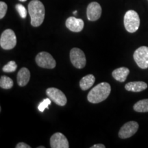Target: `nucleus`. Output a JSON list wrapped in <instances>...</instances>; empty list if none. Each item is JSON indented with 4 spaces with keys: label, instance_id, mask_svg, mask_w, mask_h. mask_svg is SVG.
Instances as JSON below:
<instances>
[{
    "label": "nucleus",
    "instance_id": "obj_15",
    "mask_svg": "<svg viewBox=\"0 0 148 148\" xmlns=\"http://www.w3.org/2000/svg\"><path fill=\"white\" fill-rule=\"evenodd\" d=\"M147 88V84L145 82L138 81V82H131L125 85V88L128 91L140 92Z\"/></svg>",
    "mask_w": 148,
    "mask_h": 148
},
{
    "label": "nucleus",
    "instance_id": "obj_26",
    "mask_svg": "<svg viewBox=\"0 0 148 148\" xmlns=\"http://www.w3.org/2000/svg\"><path fill=\"white\" fill-rule=\"evenodd\" d=\"M45 147L44 146H39V147H38V148H44Z\"/></svg>",
    "mask_w": 148,
    "mask_h": 148
},
{
    "label": "nucleus",
    "instance_id": "obj_3",
    "mask_svg": "<svg viewBox=\"0 0 148 148\" xmlns=\"http://www.w3.org/2000/svg\"><path fill=\"white\" fill-rule=\"evenodd\" d=\"M125 28L130 33H134L138 30L140 25V18L136 11H127L123 18Z\"/></svg>",
    "mask_w": 148,
    "mask_h": 148
},
{
    "label": "nucleus",
    "instance_id": "obj_21",
    "mask_svg": "<svg viewBox=\"0 0 148 148\" xmlns=\"http://www.w3.org/2000/svg\"><path fill=\"white\" fill-rule=\"evenodd\" d=\"M16 10H17V12L19 14L20 16L22 18H25L27 16V10L25 9V7L23 6L22 4H20V3H17L15 5Z\"/></svg>",
    "mask_w": 148,
    "mask_h": 148
},
{
    "label": "nucleus",
    "instance_id": "obj_25",
    "mask_svg": "<svg viewBox=\"0 0 148 148\" xmlns=\"http://www.w3.org/2000/svg\"><path fill=\"white\" fill-rule=\"evenodd\" d=\"M20 1H22V2H24V1H26L27 0H19Z\"/></svg>",
    "mask_w": 148,
    "mask_h": 148
},
{
    "label": "nucleus",
    "instance_id": "obj_23",
    "mask_svg": "<svg viewBox=\"0 0 148 148\" xmlns=\"http://www.w3.org/2000/svg\"><path fill=\"white\" fill-rule=\"evenodd\" d=\"M15 147L16 148H30L31 147L26 143L21 142V143H18L17 145H16Z\"/></svg>",
    "mask_w": 148,
    "mask_h": 148
},
{
    "label": "nucleus",
    "instance_id": "obj_24",
    "mask_svg": "<svg viewBox=\"0 0 148 148\" xmlns=\"http://www.w3.org/2000/svg\"><path fill=\"white\" fill-rule=\"evenodd\" d=\"M106 146L103 144H96V145H94L93 146H92L91 148H105Z\"/></svg>",
    "mask_w": 148,
    "mask_h": 148
},
{
    "label": "nucleus",
    "instance_id": "obj_8",
    "mask_svg": "<svg viewBox=\"0 0 148 148\" xmlns=\"http://www.w3.org/2000/svg\"><path fill=\"white\" fill-rule=\"evenodd\" d=\"M46 94L53 102L60 106H63L66 103L67 99L63 92L56 88H49L46 90Z\"/></svg>",
    "mask_w": 148,
    "mask_h": 148
},
{
    "label": "nucleus",
    "instance_id": "obj_4",
    "mask_svg": "<svg viewBox=\"0 0 148 148\" xmlns=\"http://www.w3.org/2000/svg\"><path fill=\"white\" fill-rule=\"evenodd\" d=\"M16 45V37L15 33L11 29L3 31L0 37V45L5 50L12 49Z\"/></svg>",
    "mask_w": 148,
    "mask_h": 148
},
{
    "label": "nucleus",
    "instance_id": "obj_11",
    "mask_svg": "<svg viewBox=\"0 0 148 148\" xmlns=\"http://www.w3.org/2000/svg\"><path fill=\"white\" fill-rule=\"evenodd\" d=\"M51 148H69V145L67 138L60 132L53 134L50 138Z\"/></svg>",
    "mask_w": 148,
    "mask_h": 148
},
{
    "label": "nucleus",
    "instance_id": "obj_16",
    "mask_svg": "<svg viewBox=\"0 0 148 148\" xmlns=\"http://www.w3.org/2000/svg\"><path fill=\"white\" fill-rule=\"evenodd\" d=\"M95 81V77L92 74H88L83 77L79 81V86L83 90H88L93 85Z\"/></svg>",
    "mask_w": 148,
    "mask_h": 148
},
{
    "label": "nucleus",
    "instance_id": "obj_10",
    "mask_svg": "<svg viewBox=\"0 0 148 148\" xmlns=\"http://www.w3.org/2000/svg\"><path fill=\"white\" fill-rule=\"evenodd\" d=\"M102 9L99 3L93 2L90 3L86 9V16L88 19L90 21H95L99 19L101 15Z\"/></svg>",
    "mask_w": 148,
    "mask_h": 148
},
{
    "label": "nucleus",
    "instance_id": "obj_9",
    "mask_svg": "<svg viewBox=\"0 0 148 148\" xmlns=\"http://www.w3.org/2000/svg\"><path fill=\"white\" fill-rule=\"evenodd\" d=\"M138 129V123L136 121H129L125 123L120 129L119 132V138H127L131 137L137 132Z\"/></svg>",
    "mask_w": 148,
    "mask_h": 148
},
{
    "label": "nucleus",
    "instance_id": "obj_6",
    "mask_svg": "<svg viewBox=\"0 0 148 148\" xmlns=\"http://www.w3.org/2000/svg\"><path fill=\"white\" fill-rule=\"evenodd\" d=\"M70 60L77 69H83L86 65V56L82 49L74 47L70 51Z\"/></svg>",
    "mask_w": 148,
    "mask_h": 148
},
{
    "label": "nucleus",
    "instance_id": "obj_18",
    "mask_svg": "<svg viewBox=\"0 0 148 148\" xmlns=\"http://www.w3.org/2000/svg\"><path fill=\"white\" fill-rule=\"evenodd\" d=\"M13 81L8 76L2 75L0 79V86L3 89H10L13 86Z\"/></svg>",
    "mask_w": 148,
    "mask_h": 148
},
{
    "label": "nucleus",
    "instance_id": "obj_27",
    "mask_svg": "<svg viewBox=\"0 0 148 148\" xmlns=\"http://www.w3.org/2000/svg\"><path fill=\"white\" fill-rule=\"evenodd\" d=\"M73 14H76V13H77V10H75V11H74V12H73Z\"/></svg>",
    "mask_w": 148,
    "mask_h": 148
},
{
    "label": "nucleus",
    "instance_id": "obj_13",
    "mask_svg": "<svg viewBox=\"0 0 148 148\" xmlns=\"http://www.w3.org/2000/svg\"><path fill=\"white\" fill-rule=\"evenodd\" d=\"M30 79V72L26 67H23L17 74V83L20 86H25Z\"/></svg>",
    "mask_w": 148,
    "mask_h": 148
},
{
    "label": "nucleus",
    "instance_id": "obj_2",
    "mask_svg": "<svg viewBox=\"0 0 148 148\" xmlns=\"http://www.w3.org/2000/svg\"><path fill=\"white\" fill-rule=\"evenodd\" d=\"M111 91L110 85L107 82H101L94 87L88 92L87 99L92 103H100L106 99Z\"/></svg>",
    "mask_w": 148,
    "mask_h": 148
},
{
    "label": "nucleus",
    "instance_id": "obj_12",
    "mask_svg": "<svg viewBox=\"0 0 148 148\" xmlns=\"http://www.w3.org/2000/svg\"><path fill=\"white\" fill-rule=\"evenodd\" d=\"M66 26L69 30L74 32H79L84 28V21L81 18L70 16L66 20Z\"/></svg>",
    "mask_w": 148,
    "mask_h": 148
},
{
    "label": "nucleus",
    "instance_id": "obj_20",
    "mask_svg": "<svg viewBox=\"0 0 148 148\" xmlns=\"http://www.w3.org/2000/svg\"><path fill=\"white\" fill-rule=\"evenodd\" d=\"M51 99L50 98H47V99H45L43 101H42V102H40L39 103V105H38V110L40 111V112H42L44 110H45V108H49V105L51 104Z\"/></svg>",
    "mask_w": 148,
    "mask_h": 148
},
{
    "label": "nucleus",
    "instance_id": "obj_7",
    "mask_svg": "<svg viewBox=\"0 0 148 148\" xmlns=\"http://www.w3.org/2000/svg\"><path fill=\"white\" fill-rule=\"evenodd\" d=\"M133 57L136 64L140 69L148 68V47L141 46L138 47L134 51Z\"/></svg>",
    "mask_w": 148,
    "mask_h": 148
},
{
    "label": "nucleus",
    "instance_id": "obj_22",
    "mask_svg": "<svg viewBox=\"0 0 148 148\" xmlns=\"http://www.w3.org/2000/svg\"><path fill=\"white\" fill-rule=\"evenodd\" d=\"M7 10H8V5L3 1L0 2V18H3L6 14Z\"/></svg>",
    "mask_w": 148,
    "mask_h": 148
},
{
    "label": "nucleus",
    "instance_id": "obj_19",
    "mask_svg": "<svg viewBox=\"0 0 148 148\" xmlns=\"http://www.w3.org/2000/svg\"><path fill=\"white\" fill-rule=\"evenodd\" d=\"M17 65H16V62L12 60L8 62L5 65L3 66V71L5 73H11V72H14L16 71Z\"/></svg>",
    "mask_w": 148,
    "mask_h": 148
},
{
    "label": "nucleus",
    "instance_id": "obj_17",
    "mask_svg": "<svg viewBox=\"0 0 148 148\" xmlns=\"http://www.w3.org/2000/svg\"><path fill=\"white\" fill-rule=\"evenodd\" d=\"M134 110L138 112H148V99H142L136 102L133 107Z\"/></svg>",
    "mask_w": 148,
    "mask_h": 148
},
{
    "label": "nucleus",
    "instance_id": "obj_5",
    "mask_svg": "<svg viewBox=\"0 0 148 148\" xmlns=\"http://www.w3.org/2000/svg\"><path fill=\"white\" fill-rule=\"evenodd\" d=\"M35 60L38 66L45 69H53L56 65V62L52 56L46 51L38 53L35 58Z\"/></svg>",
    "mask_w": 148,
    "mask_h": 148
},
{
    "label": "nucleus",
    "instance_id": "obj_1",
    "mask_svg": "<svg viewBox=\"0 0 148 148\" xmlns=\"http://www.w3.org/2000/svg\"><path fill=\"white\" fill-rule=\"evenodd\" d=\"M28 12L31 18V25L34 27L40 26L45 15L43 3L39 0H32L28 4Z\"/></svg>",
    "mask_w": 148,
    "mask_h": 148
},
{
    "label": "nucleus",
    "instance_id": "obj_14",
    "mask_svg": "<svg viewBox=\"0 0 148 148\" xmlns=\"http://www.w3.org/2000/svg\"><path fill=\"white\" fill-rule=\"evenodd\" d=\"M129 73L130 70L127 67H119L112 71V75L116 80L120 82H123L125 81Z\"/></svg>",
    "mask_w": 148,
    "mask_h": 148
}]
</instances>
